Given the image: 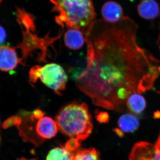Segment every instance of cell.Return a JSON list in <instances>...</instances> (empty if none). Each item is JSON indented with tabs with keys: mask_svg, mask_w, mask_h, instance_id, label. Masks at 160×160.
<instances>
[{
	"mask_svg": "<svg viewBox=\"0 0 160 160\" xmlns=\"http://www.w3.org/2000/svg\"><path fill=\"white\" fill-rule=\"evenodd\" d=\"M83 32L81 30L75 29H69L64 35L65 45L72 50L80 49L84 44Z\"/></svg>",
	"mask_w": 160,
	"mask_h": 160,
	"instance_id": "obj_11",
	"label": "cell"
},
{
	"mask_svg": "<svg viewBox=\"0 0 160 160\" xmlns=\"http://www.w3.org/2000/svg\"><path fill=\"white\" fill-rule=\"evenodd\" d=\"M73 153L66 147L61 146L52 149L49 152L46 160H72Z\"/></svg>",
	"mask_w": 160,
	"mask_h": 160,
	"instance_id": "obj_13",
	"label": "cell"
},
{
	"mask_svg": "<svg viewBox=\"0 0 160 160\" xmlns=\"http://www.w3.org/2000/svg\"><path fill=\"white\" fill-rule=\"evenodd\" d=\"M158 93H160V92H158Z\"/></svg>",
	"mask_w": 160,
	"mask_h": 160,
	"instance_id": "obj_19",
	"label": "cell"
},
{
	"mask_svg": "<svg viewBox=\"0 0 160 160\" xmlns=\"http://www.w3.org/2000/svg\"><path fill=\"white\" fill-rule=\"evenodd\" d=\"M59 130L55 120L48 117H42L38 119L36 125L35 132L40 145L46 139L55 136Z\"/></svg>",
	"mask_w": 160,
	"mask_h": 160,
	"instance_id": "obj_5",
	"label": "cell"
},
{
	"mask_svg": "<svg viewBox=\"0 0 160 160\" xmlns=\"http://www.w3.org/2000/svg\"><path fill=\"white\" fill-rule=\"evenodd\" d=\"M21 59L18 58L14 48L8 46H1L0 49V69L2 71L9 72L15 69Z\"/></svg>",
	"mask_w": 160,
	"mask_h": 160,
	"instance_id": "obj_7",
	"label": "cell"
},
{
	"mask_svg": "<svg viewBox=\"0 0 160 160\" xmlns=\"http://www.w3.org/2000/svg\"><path fill=\"white\" fill-rule=\"evenodd\" d=\"M146 103L145 98L138 93H133L128 98L126 106L128 109L133 113L140 114L146 107Z\"/></svg>",
	"mask_w": 160,
	"mask_h": 160,
	"instance_id": "obj_12",
	"label": "cell"
},
{
	"mask_svg": "<svg viewBox=\"0 0 160 160\" xmlns=\"http://www.w3.org/2000/svg\"><path fill=\"white\" fill-rule=\"evenodd\" d=\"M59 15L57 22L69 29H78L86 34L96 17L92 0H52Z\"/></svg>",
	"mask_w": 160,
	"mask_h": 160,
	"instance_id": "obj_3",
	"label": "cell"
},
{
	"mask_svg": "<svg viewBox=\"0 0 160 160\" xmlns=\"http://www.w3.org/2000/svg\"><path fill=\"white\" fill-rule=\"evenodd\" d=\"M159 72H160V66H159Z\"/></svg>",
	"mask_w": 160,
	"mask_h": 160,
	"instance_id": "obj_18",
	"label": "cell"
},
{
	"mask_svg": "<svg viewBox=\"0 0 160 160\" xmlns=\"http://www.w3.org/2000/svg\"><path fill=\"white\" fill-rule=\"evenodd\" d=\"M29 78L32 83L40 79L42 82L59 95L65 89L68 81V77L62 67L55 63L44 66H34L30 69Z\"/></svg>",
	"mask_w": 160,
	"mask_h": 160,
	"instance_id": "obj_4",
	"label": "cell"
},
{
	"mask_svg": "<svg viewBox=\"0 0 160 160\" xmlns=\"http://www.w3.org/2000/svg\"><path fill=\"white\" fill-rule=\"evenodd\" d=\"M20 160H36V159H27L25 158H21Z\"/></svg>",
	"mask_w": 160,
	"mask_h": 160,
	"instance_id": "obj_17",
	"label": "cell"
},
{
	"mask_svg": "<svg viewBox=\"0 0 160 160\" xmlns=\"http://www.w3.org/2000/svg\"><path fill=\"white\" fill-rule=\"evenodd\" d=\"M0 35H1V38H0L1 42H1V44L2 45L5 42L6 37V30L2 26H1V29H0Z\"/></svg>",
	"mask_w": 160,
	"mask_h": 160,
	"instance_id": "obj_15",
	"label": "cell"
},
{
	"mask_svg": "<svg viewBox=\"0 0 160 160\" xmlns=\"http://www.w3.org/2000/svg\"><path fill=\"white\" fill-rule=\"evenodd\" d=\"M138 29L124 17L116 23L95 21L85 34L86 68L75 81L96 106L120 111L131 95L153 88L160 61L138 45Z\"/></svg>",
	"mask_w": 160,
	"mask_h": 160,
	"instance_id": "obj_1",
	"label": "cell"
},
{
	"mask_svg": "<svg viewBox=\"0 0 160 160\" xmlns=\"http://www.w3.org/2000/svg\"><path fill=\"white\" fill-rule=\"evenodd\" d=\"M140 16L150 20L157 17L159 14L158 5L154 0H142L138 6Z\"/></svg>",
	"mask_w": 160,
	"mask_h": 160,
	"instance_id": "obj_10",
	"label": "cell"
},
{
	"mask_svg": "<svg viewBox=\"0 0 160 160\" xmlns=\"http://www.w3.org/2000/svg\"><path fill=\"white\" fill-rule=\"evenodd\" d=\"M101 12L103 20L109 23H117L124 18L122 6L113 1H108L105 3Z\"/></svg>",
	"mask_w": 160,
	"mask_h": 160,
	"instance_id": "obj_8",
	"label": "cell"
},
{
	"mask_svg": "<svg viewBox=\"0 0 160 160\" xmlns=\"http://www.w3.org/2000/svg\"><path fill=\"white\" fill-rule=\"evenodd\" d=\"M130 160H160V147L149 143H138L132 149Z\"/></svg>",
	"mask_w": 160,
	"mask_h": 160,
	"instance_id": "obj_6",
	"label": "cell"
},
{
	"mask_svg": "<svg viewBox=\"0 0 160 160\" xmlns=\"http://www.w3.org/2000/svg\"><path fill=\"white\" fill-rule=\"evenodd\" d=\"M55 121L62 134L78 141L86 139L92 131L91 115L85 103L73 102L62 107Z\"/></svg>",
	"mask_w": 160,
	"mask_h": 160,
	"instance_id": "obj_2",
	"label": "cell"
},
{
	"mask_svg": "<svg viewBox=\"0 0 160 160\" xmlns=\"http://www.w3.org/2000/svg\"><path fill=\"white\" fill-rule=\"evenodd\" d=\"M156 145L157 146H159V147H160V135L159 137L158 138L157 141V142L156 143Z\"/></svg>",
	"mask_w": 160,
	"mask_h": 160,
	"instance_id": "obj_16",
	"label": "cell"
},
{
	"mask_svg": "<svg viewBox=\"0 0 160 160\" xmlns=\"http://www.w3.org/2000/svg\"><path fill=\"white\" fill-rule=\"evenodd\" d=\"M139 126V122L133 115L126 113L121 116L118 121V128L114 131L120 137L124 133L132 132L136 130Z\"/></svg>",
	"mask_w": 160,
	"mask_h": 160,
	"instance_id": "obj_9",
	"label": "cell"
},
{
	"mask_svg": "<svg viewBox=\"0 0 160 160\" xmlns=\"http://www.w3.org/2000/svg\"><path fill=\"white\" fill-rule=\"evenodd\" d=\"M99 152L94 148L78 149L73 153L72 160H101Z\"/></svg>",
	"mask_w": 160,
	"mask_h": 160,
	"instance_id": "obj_14",
	"label": "cell"
}]
</instances>
